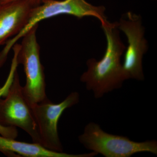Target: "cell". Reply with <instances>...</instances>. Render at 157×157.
Returning <instances> with one entry per match:
<instances>
[{
    "mask_svg": "<svg viewBox=\"0 0 157 157\" xmlns=\"http://www.w3.org/2000/svg\"><path fill=\"white\" fill-rule=\"evenodd\" d=\"M102 27L107 39L105 54L100 60H88L87 70L80 77L88 90L93 92L97 99L120 88L126 80L121 62L126 47L120 36L118 23L109 22Z\"/></svg>",
    "mask_w": 157,
    "mask_h": 157,
    "instance_id": "obj_1",
    "label": "cell"
},
{
    "mask_svg": "<svg viewBox=\"0 0 157 157\" xmlns=\"http://www.w3.org/2000/svg\"><path fill=\"white\" fill-rule=\"evenodd\" d=\"M78 139L86 148L105 157H130L144 152L157 155L155 140L136 142L125 136L107 133L94 122L86 126Z\"/></svg>",
    "mask_w": 157,
    "mask_h": 157,
    "instance_id": "obj_2",
    "label": "cell"
},
{
    "mask_svg": "<svg viewBox=\"0 0 157 157\" xmlns=\"http://www.w3.org/2000/svg\"><path fill=\"white\" fill-rule=\"evenodd\" d=\"M105 11L104 6H93L86 0H43L32 10L27 22L22 29L8 40L3 48L6 52H9L14 44L39 22L62 14L73 15L79 18L92 16L99 20L101 25H105L109 22Z\"/></svg>",
    "mask_w": 157,
    "mask_h": 157,
    "instance_id": "obj_3",
    "label": "cell"
},
{
    "mask_svg": "<svg viewBox=\"0 0 157 157\" xmlns=\"http://www.w3.org/2000/svg\"><path fill=\"white\" fill-rule=\"evenodd\" d=\"M38 26L33 27L24 36L17 52V63L23 66L26 76L23 93L30 107L47 98L44 67L40 59V48L37 39Z\"/></svg>",
    "mask_w": 157,
    "mask_h": 157,
    "instance_id": "obj_4",
    "label": "cell"
},
{
    "mask_svg": "<svg viewBox=\"0 0 157 157\" xmlns=\"http://www.w3.org/2000/svg\"><path fill=\"white\" fill-rule=\"evenodd\" d=\"M0 124L20 128L30 136L33 142L41 144L38 127L24 96L17 70L5 99L0 98Z\"/></svg>",
    "mask_w": 157,
    "mask_h": 157,
    "instance_id": "obj_5",
    "label": "cell"
},
{
    "mask_svg": "<svg viewBox=\"0 0 157 157\" xmlns=\"http://www.w3.org/2000/svg\"><path fill=\"white\" fill-rule=\"evenodd\" d=\"M79 98V94L73 92L59 104L52 103L47 98L31 106L42 146L52 151L63 152L58 132L59 119L66 109L78 104Z\"/></svg>",
    "mask_w": 157,
    "mask_h": 157,
    "instance_id": "obj_6",
    "label": "cell"
},
{
    "mask_svg": "<svg viewBox=\"0 0 157 157\" xmlns=\"http://www.w3.org/2000/svg\"><path fill=\"white\" fill-rule=\"evenodd\" d=\"M118 23V29L125 34L128 44L122 64L125 80H143L144 75L142 59L147 50V45L141 17L129 12Z\"/></svg>",
    "mask_w": 157,
    "mask_h": 157,
    "instance_id": "obj_7",
    "label": "cell"
},
{
    "mask_svg": "<svg viewBox=\"0 0 157 157\" xmlns=\"http://www.w3.org/2000/svg\"><path fill=\"white\" fill-rule=\"evenodd\" d=\"M36 6L29 0H17L0 4V46L22 29L31 11Z\"/></svg>",
    "mask_w": 157,
    "mask_h": 157,
    "instance_id": "obj_8",
    "label": "cell"
},
{
    "mask_svg": "<svg viewBox=\"0 0 157 157\" xmlns=\"http://www.w3.org/2000/svg\"><path fill=\"white\" fill-rule=\"evenodd\" d=\"M0 152L8 157L16 155L28 157H93V152L82 154H70L45 148L39 143H26L0 135Z\"/></svg>",
    "mask_w": 157,
    "mask_h": 157,
    "instance_id": "obj_9",
    "label": "cell"
},
{
    "mask_svg": "<svg viewBox=\"0 0 157 157\" xmlns=\"http://www.w3.org/2000/svg\"><path fill=\"white\" fill-rule=\"evenodd\" d=\"M14 56L12 60L11 68L7 79L2 86H0V98L2 96H6L9 87L12 83L15 72L17 70L18 63L17 61V48H13ZM0 135L8 138L16 139L18 135V132L16 128L13 127H6L0 124Z\"/></svg>",
    "mask_w": 157,
    "mask_h": 157,
    "instance_id": "obj_10",
    "label": "cell"
},
{
    "mask_svg": "<svg viewBox=\"0 0 157 157\" xmlns=\"http://www.w3.org/2000/svg\"><path fill=\"white\" fill-rule=\"evenodd\" d=\"M17 1V0H0V4H2V3L9 2H12V1ZM35 3L37 6L40 5L42 3L43 0H29Z\"/></svg>",
    "mask_w": 157,
    "mask_h": 157,
    "instance_id": "obj_11",
    "label": "cell"
}]
</instances>
